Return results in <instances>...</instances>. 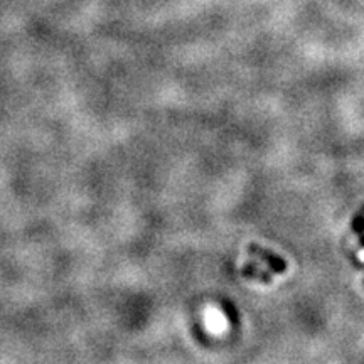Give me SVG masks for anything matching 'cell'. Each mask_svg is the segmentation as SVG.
Masks as SVG:
<instances>
[{"mask_svg": "<svg viewBox=\"0 0 364 364\" xmlns=\"http://www.w3.org/2000/svg\"><path fill=\"white\" fill-rule=\"evenodd\" d=\"M209 324H211L213 329H215L216 324H220V318H218V316H215L213 312H209Z\"/></svg>", "mask_w": 364, "mask_h": 364, "instance_id": "3957f363", "label": "cell"}, {"mask_svg": "<svg viewBox=\"0 0 364 364\" xmlns=\"http://www.w3.org/2000/svg\"><path fill=\"white\" fill-rule=\"evenodd\" d=\"M241 273H243L245 277H248V279L262 280V282H265V284H270L272 282V275H265V273H262L255 265H247L243 270H241Z\"/></svg>", "mask_w": 364, "mask_h": 364, "instance_id": "7a4b0ae2", "label": "cell"}, {"mask_svg": "<svg viewBox=\"0 0 364 364\" xmlns=\"http://www.w3.org/2000/svg\"><path fill=\"white\" fill-rule=\"evenodd\" d=\"M248 252L253 253V255H257L258 258H262V260L265 262L267 265L272 268V272H275V273H285V272H287V263H285L284 258L277 257L275 253L268 252L267 248L260 247V245L252 243V245H250V247H248Z\"/></svg>", "mask_w": 364, "mask_h": 364, "instance_id": "6da1fadb", "label": "cell"}]
</instances>
